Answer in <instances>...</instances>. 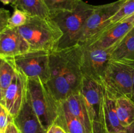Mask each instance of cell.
Wrapping results in <instances>:
<instances>
[{
  "label": "cell",
  "instance_id": "31",
  "mask_svg": "<svg viewBox=\"0 0 134 133\" xmlns=\"http://www.w3.org/2000/svg\"><path fill=\"white\" fill-rule=\"evenodd\" d=\"M0 1H1L3 5H9V4L12 5V4L14 3V0H0Z\"/></svg>",
  "mask_w": 134,
  "mask_h": 133
},
{
  "label": "cell",
  "instance_id": "37",
  "mask_svg": "<svg viewBox=\"0 0 134 133\" xmlns=\"http://www.w3.org/2000/svg\"></svg>",
  "mask_w": 134,
  "mask_h": 133
},
{
  "label": "cell",
  "instance_id": "12",
  "mask_svg": "<svg viewBox=\"0 0 134 133\" xmlns=\"http://www.w3.org/2000/svg\"><path fill=\"white\" fill-rule=\"evenodd\" d=\"M30 50L18 28L7 27L0 33V57H14Z\"/></svg>",
  "mask_w": 134,
  "mask_h": 133
},
{
  "label": "cell",
  "instance_id": "17",
  "mask_svg": "<svg viewBox=\"0 0 134 133\" xmlns=\"http://www.w3.org/2000/svg\"><path fill=\"white\" fill-rule=\"evenodd\" d=\"M12 6L24 12L30 16H49V10L43 0H14Z\"/></svg>",
  "mask_w": 134,
  "mask_h": 133
},
{
  "label": "cell",
  "instance_id": "16",
  "mask_svg": "<svg viewBox=\"0 0 134 133\" xmlns=\"http://www.w3.org/2000/svg\"><path fill=\"white\" fill-rule=\"evenodd\" d=\"M54 125L62 128L65 133H85L82 123L68 110L64 101L59 102L58 116Z\"/></svg>",
  "mask_w": 134,
  "mask_h": 133
},
{
  "label": "cell",
  "instance_id": "22",
  "mask_svg": "<svg viewBox=\"0 0 134 133\" xmlns=\"http://www.w3.org/2000/svg\"><path fill=\"white\" fill-rule=\"evenodd\" d=\"M134 13V0H127L121 9L110 20L109 26L123 21Z\"/></svg>",
  "mask_w": 134,
  "mask_h": 133
},
{
  "label": "cell",
  "instance_id": "4",
  "mask_svg": "<svg viewBox=\"0 0 134 133\" xmlns=\"http://www.w3.org/2000/svg\"><path fill=\"white\" fill-rule=\"evenodd\" d=\"M134 78V61L111 59L107 63L102 85L111 96L131 99Z\"/></svg>",
  "mask_w": 134,
  "mask_h": 133
},
{
  "label": "cell",
  "instance_id": "32",
  "mask_svg": "<svg viewBox=\"0 0 134 133\" xmlns=\"http://www.w3.org/2000/svg\"><path fill=\"white\" fill-rule=\"evenodd\" d=\"M132 101L134 102V78H133V86H132V98H131Z\"/></svg>",
  "mask_w": 134,
  "mask_h": 133
},
{
  "label": "cell",
  "instance_id": "24",
  "mask_svg": "<svg viewBox=\"0 0 134 133\" xmlns=\"http://www.w3.org/2000/svg\"><path fill=\"white\" fill-rule=\"evenodd\" d=\"M10 122H13V117L8 112L6 108L0 104V132L4 133L5 129Z\"/></svg>",
  "mask_w": 134,
  "mask_h": 133
},
{
  "label": "cell",
  "instance_id": "15",
  "mask_svg": "<svg viewBox=\"0 0 134 133\" xmlns=\"http://www.w3.org/2000/svg\"><path fill=\"white\" fill-rule=\"evenodd\" d=\"M103 124L108 133H116L126 130L120 124L116 108V99L105 90L103 102Z\"/></svg>",
  "mask_w": 134,
  "mask_h": 133
},
{
  "label": "cell",
  "instance_id": "18",
  "mask_svg": "<svg viewBox=\"0 0 134 133\" xmlns=\"http://www.w3.org/2000/svg\"><path fill=\"white\" fill-rule=\"evenodd\" d=\"M111 59L134 61V26L115 47Z\"/></svg>",
  "mask_w": 134,
  "mask_h": 133
},
{
  "label": "cell",
  "instance_id": "10",
  "mask_svg": "<svg viewBox=\"0 0 134 133\" xmlns=\"http://www.w3.org/2000/svg\"><path fill=\"white\" fill-rule=\"evenodd\" d=\"M133 26V21L124 20L107 26L96 35L78 44H84L103 49L116 46Z\"/></svg>",
  "mask_w": 134,
  "mask_h": 133
},
{
  "label": "cell",
  "instance_id": "9",
  "mask_svg": "<svg viewBox=\"0 0 134 133\" xmlns=\"http://www.w3.org/2000/svg\"><path fill=\"white\" fill-rule=\"evenodd\" d=\"M80 93L82 95L92 121L103 123L105 89L101 83L83 76Z\"/></svg>",
  "mask_w": 134,
  "mask_h": 133
},
{
  "label": "cell",
  "instance_id": "6",
  "mask_svg": "<svg viewBox=\"0 0 134 133\" xmlns=\"http://www.w3.org/2000/svg\"><path fill=\"white\" fill-rule=\"evenodd\" d=\"M79 45L81 50V69L82 75L102 84L105 68L116 46L103 49L84 44Z\"/></svg>",
  "mask_w": 134,
  "mask_h": 133
},
{
  "label": "cell",
  "instance_id": "34",
  "mask_svg": "<svg viewBox=\"0 0 134 133\" xmlns=\"http://www.w3.org/2000/svg\"><path fill=\"white\" fill-rule=\"evenodd\" d=\"M125 20H132V21H133V22H134V13L132 14V16H130L128 17V18H126V19H125Z\"/></svg>",
  "mask_w": 134,
  "mask_h": 133
},
{
  "label": "cell",
  "instance_id": "21",
  "mask_svg": "<svg viewBox=\"0 0 134 133\" xmlns=\"http://www.w3.org/2000/svg\"><path fill=\"white\" fill-rule=\"evenodd\" d=\"M82 0H43L49 13L59 11H73Z\"/></svg>",
  "mask_w": 134,
  "mask_h": 133
},
{
  "label": "cell",
  "instance_id": "1",
  "mask_svg": "<svg viewBox=\"0 0 134 133\" xmlns=\"http://www.w3.org/2000/svg\"><path fill=\"white\" fill-rule=\"evenodd\" d=\"M79 44L50 53V78L47 86L58 102L80 91L83 75Z\"/></svg>",
  "mask_w": 134,
  "mask_h": 133
},
{
  "label": "cell",
  "instance_id": "7",
  "mask_svg": "<svg viewBox=\"0 0 134 133\" xmlns=\"http://www.w3.org/2000/svg\"><path fill=\"white\" fill-rule=\"evenodd\" d=\"M16 67L28 79L39 78L47 83L50 78V52L44 50H29L12 57Z\"/></svg>",
  "mask_w": 134,
  "mask_h": 133
},
{
  "label": "cell",
  "instance_id": "13",
  "mask_svg": "<svg viewBox=\"0 0 134 133\" xmlns=\"http://www.w3.org/2000/svg\"><path fill=\"white\" fill-rule=\"evenodd\" d=\"M13 122L20 133H47V132L33 108L29 91L19 113L13 119Z\"/></svg>",
  "mask_w": 134,
  "mask_h": 133
},
{
  "label": "cell",
  "instance_id": "20",
  "mask_svg": "<svg viewBox=\"0 0 134 133\" xmlns=\"http://www.w3.org/2000/svg\"><path fill=\"white\" fill-rule=\"evenodd\" d=\"M16 67L12 57H0V86L3 96L13 81Z\"/></svg>",
  "mask_w": 134,
  "mask_h": 133
},
{
  "label": "cell",
  "instance_id": "8",
  "mask_svg": "<svg viewBox=\"0 0 134 133\" xmlns=\"http://www.w3.org/2000/svg\"><path fill=\"white\" fill-rule=\"evenodd\" d=\"M126 1L118 0L111 3L96 7L84 26L78 44L86 41L108 26L111 18L121 9Z\"/></svg>",
  "mask_w": 134,
  "mask_h": 133
},
{
  "label": "cell",
  "instance_id": "29",
  "mask_svg": "<svg viewBox=\"0 0 134 133\" xmlns=\"http://www.w3.org/2000/svg\"><path fill=\"white\" fill-rule=\"evenodd\" d=\"M0 104L3 105L5 106V101H4V96L3 94L2 89H1V86H0Z\"/></svg>",
  "mask_w": 134,
  "mask_h": 133
},
{
  "label": "cell",
  "instance_id": "36",
  "mask_svg": "<svg viewBox=\"0 0 134 133\" xmlns=\"http://www.w3.org/2000/svg\"><path fill=\"white\" fill-rule=\"evenodd\" d=\"M0 133H3V132H0Z\"/></svg>",
  "mask_w": 134,
  "mask_h": 133
},
{
  "label": "cell",
  "instance_id": "2",
  "mask_svg": "<svg viewBox=\"0 0 134 133\" xmlns=\"http://www.w3.org/2000/svg\"><path fill=\"white\" fill-rule=\"evenodd\" d=\"M26 40L30 50L51 52L58 49L63 33L56 22L49 16H30L24 26L18 28Z\"/></svg>",
  "mask_w": 134,
  "mask_h": 133
},
{
  "label": "cell",
  "instance_id": "25",
  "mask_svg": "<svg viewBox=\"0 0 134 133\" xmlns=\"http://www.w3.org/2000/svg\"><path fill=\"white\" fill-rule=\"evenodd\" d=\"M10 16V12L9 10L0 8V33L8 26Z\"/></svg>",
  "mask_w": 134,
  "mask_h": 133
},
{
  "label": "cell",
  "instance_id": "19",
  "mask_svg": "<svg viewBox=\"0 0 134 133\" xmlns=\"http://www.w3.org/2000/svg\"><path fill=\"white\" fill-rule=\"evenodd\" d=\"M116 108L118 117L123 127L130 126L134 123V102L127 97L116 99Z\"/></svg>",
  "mask_w": 134,
  "mask_h": 133
},
{
  "label": "cell",
  "instance_id": "14",
  "mask_svg": "<svg viewBox=\"0 0 134 133\" xmlns=\"http://www.w3.org/2000/svg\"><path fill=\"white\" fill-rule=\"evenodd\" d=\"M63 101L68 110L82 123L85 133H91L92 121L84 98L81 93L73 94Z\"/></svg>",
  "mask_w": 134,
  "mask_h": 133
},
{
  "label": "cell",
  "instance_id": "27",
  "mask_svg": "<svg viewBox=\"0 0 134 133\" xmlns=\"http://www.w3.org/2000/svg\"><path fill=\"white\" fill-rule=\"evenodd\" d=\"M4 133H20V131L14 122H10L5 129Z\"/></svg>",
  "mask_w": 134,
  "mask_h": 133
},
{
  "label": "cell",
  "instance_id": "30",
  "mask_svg": "<svg viewBox=\"0 0 134 133\" xmlns=\"http://www.w3.org/2000/svg\"><path fill=\"white\" fill-rule=\"evenodd\" d=\"M127 133H134V123L126 128Z\"/></svg>",
  "mask_w": 134,
  "mask_h": 133
},
{
  "label": "cell",
  "instance_id": "35",
  "mask_svg": "<svg viewBox=\"0 0 134 133\" xmlns=\"http://www.w3.org/2000/svg\"><path fill=\"white\" fill-rule=\"evenodd\" d=\"M116 133H127L126 129V130H122V131L118 132H116Z\"/></svg>",
  "mask_w": 134,
  "mask_h": 133
},
{
  "label": "cell",
  "instance_id": "3",
  "mask_svg": "<svg viewBox=\"0 0 134 133\" xmlns=\"http://www.w3.org/2000/svg\"><path fill=\"white\" fill-rule=\"evenodd\" d=\"M96 7L81 1L73 11H59L49 14L50 18L56 22L63 33L59 49L78 44L84 26Z\"/></svg>",
  "mask_w": 134,
  "mask_h": 133
},
{
  "label": "cell",
  "instance_id": "5",
  "mask_svg": "<svg viewBox=\"0 0 134 133\" xmlns=\"http://www.w3.org/2000/svg\"><path fill=\"white\" fill-rule=\"evenodd\" d=\"M28 91L33 108L44 129L48 130L58 116L59 102L39 78L28 79Z\"/></svg>",
  "mask_w": 134,
  "mask_h": 133
},
{
  "label": "cell",
  "instance_id": "26",
  "mask_svg": "<svg viewBox=\"0 0 134 133\" xmlns=\"http://www.w3.org/2000/svg\"><path fill=\"white\" fill-rule=\"evenodd\" d=\"M91 133H108L105 129L103 123L100 121H92V122Z\"/></svg>",
  "mask_w": 134,
  "mask_h": 133
},
{
  "label": "cell",
  "instance_id": "23",
  "mask_svg": "<svg viewBox=\"0 0 134 133\" xmlns=\"http://www.w3.org/2000/svg\"><path fill=\"white\" fill-rule=\"evenodd\" d=\"M28 15L22 10L14 9L13 14L10 16L8 22V27L12 28H18L24 26L27 22Z\"/></svg>",
  "mask_w": 134,
  "mask_h": 133
},
{
  "label": "cell",
  "instance_id": "28",
  "mask_svg": "<svg viewBox=\"0 0 134 133\" xmlns=\"http://www.w3.org/2000/svg\"><path fill=\"white\" fill-rule=\"evenodd\" d=\"M54 133H65V132L60 126L54 125Z\"/></svg>",
  "mask_w": 134,
  "mask_h": 133
},
{
  "label": "cell",
  "instance_id": "11",
  "mask_svg": "<svg viewBox=\"0 0 134 133\" xmlns=\"http://www.w3.org/2000/svg\"><path fill=\"white\" fill-rule=\"evenodd\" d=\"M28 91V79L16 68V74L4 95L5 107L13 119L22 108Z\"/></svg>",
  "mask_w": 134,
  "mask_h": 133
},
{
  "label": "cell",
  "instance_id": "33",
  "mask_svg": "<svg viewBox=\"0 0 134 133\" xmlns=\"http://www.w3.org/2000/svg\"><path fill=\"white\" fill-rule=\"evenodd\" d=\"M47 133H54V125L49 128V129L47 130Z\"/></svg>",
  "mask_w": 134,
  "mask_h": 133
}]
</instances>
